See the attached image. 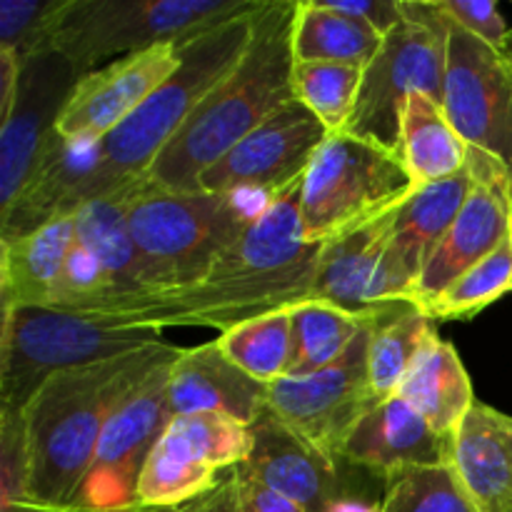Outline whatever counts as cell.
<instances>
[{
    "instance_id": "6da1fadb",
    "label": "cell",
    "mask_w": 512,
    "mask_h": 512,
    "mask_svg": "<svg viewBox=\"0 0 512 512\" xmlns=\"http://www.w3.org/2000/svg\"><path fill=\"white\" fill-rule=\"evenodd\" d=\"M300 190L303 178L275 193L263 215L198 283L115 295L83 315L160 333L165 328H215L225 333L248 320L310 303L323 243L305 238Z\"/></svg>"
},
{
    "instance_id": "7a4b0ae2",
    "label": "cell",
    "mask_w": 512,
    "mask_h": 512,
    "mask_svg": "<svg viewBox=\"0 0 512 512\" xmlns=\"http://www.w3.org/2000/svg\"><path fill=\"white\" fill-rule=\"evenodd\" d=\"M165 340L85 368L53 375L25 405L30 445V498L48 510H70L93 463L105 423L130 393L180 355Z\"/></svg>"
},
{
    "instance_id": "3957f363",
    "label": "cell",
    "mask_w": 512,
    "mask_h": 512,
    "mask_svg": "<svg viewBox=\"0 0 512 512\" xmlns=\"http://www.w3.org/2000/svg\"><path fill=\"white\" fill-rule=\"evenodd\" d=\"M298 0H265L235 68L210 90L145 173V183L193 190L200 175L293 95V25Z\"/></svg>"
},
{
    "instance_id": "277c9868",
    "label": "cell",
    "mask_w": 512,
    "mask_h": 512,
    "mask_svg": "<svg viewBox=\"0 0 512 512\" xmlns=\"http://www.w3.org/2000/svg\"><path fill=\"white\" fill-rule=\"evenodd\" d=\"M270 200L265 193L170 190L143 180L128 208L143 290H178L203 280Z\"/></svg>"
},
{
    "instance_id": "5b68a950",
    "label": "cell",
    "mask_w": 512,
    "mask_h": 512,
    "mask_svg": "<svg viewBox=\"0 0 512 512\" xmlns=\"http://www.w3.org/2000/svg\"><path fill=\"white\" fill-rule=\"evenodd\" d=\"M258 8L225 20L183 43L180 68L113 133L100 140V165L88 203L140 183L205 95L235 68L253 38ZM85 203V205H88Z\"/></svg>"
},
{
    "instance_id": "8992f818",
    "label": "cell",
    "mask_w": 512,
    "mask_h": 512,
    "mask_svg": "<svg viewBox=\"0 0 512 512\" xmlns=\"http://www.w3.org/2000/svg\"><path fill=\"white\" fill-rule=\"evenodd\" d=\"M163 333L53 308L3 310L0 413H23L53 375L160 343Z\"/></svg>"
},
{
    "instance_id": "52a82bcc",
    "label": "cell",
    "mask_w": 512,
    "mask_h": 512,
    "mask_svg": "<svg viewBox=\"0 0 512 512\" xmlns=\"http://www.w3.org/2000/svg\"><path fill=\"white\" fill-rule=\"evenodd\" d=\"M260 0H70L53 35V53L78 75L155 48L185 43Z\"/></svg>"
},
{
    "instance_id": "ba28073f",
    "label": "cell",
    "mask_w": 512,
    "mask_h": 512,
    "mask_svg": "<svg viewBox=\"0 0 512 512\" xmlns=\"http://www.w3.org/2000/svg\"><path fill=\"white\" fill-rule=\"evenodd\" d=\"M418 190L403 158L348 130L330 133L303 175L300 220L310 243H328L383 218Z\"/></svg>"
},
{
    "instance_id": "9c48e42d",
    "label": "cell",
    "mask_w": 512,
    "mask_h": 512,
    "mask_svg": "<svg viewBox=\"0 0 512 512\" xmlns=\"http://www.w3.org/2000/svg\"><path fill=\"white\" fill-rule=\"evenodd\" d=\"M450 18L438 0H403V20L365 68L358 103L343 130L400 155V123L413 93L443 105Z\"/></svg>"
},
{
    "instance_id": "30bf717a",
    "label": "cell",
    "mask_w": 512,
    "mask_h": 512,
    "mask_svg": "<svg viewBox=\"0 0 512 512\" xmlns=\"http://www.w3.org/2000/svg\"><path fill=\"white\" fill-rule=\"evenodd\" d=\"M248 425L223 413L175 415L138 480L140 508H170L218 488L250 458Z\"/></svg>"
},
{
    "instance_id": "8fae6325",
    "label": "cell",
    "mask_w": 512,
    "mask_h": 512,
    "mask_svg": "<svg viewBox=\"0 0 512 512\" xmlns=\"http://www.w3.org/2000/svg\"><path fill=\"white\" fill-rule=\"evenodd\" d=\"M393 305L368 320L363 333L335 365L320 373L288 375L268 385L270 413L338 463L350 430L378 405L370 390L368 348L375 325Z\"/></svg>"
},
{
    "instance_id": "7c38bea8",
    "label": "cell",
    "mask_w": 512,
    "mask_h": 512,
    "mask_svg": "<svg viewBox=\"0 0 512 512\" xmlns=\"http://www.w3.org/2000/svg\"><path fill=\"white\" fill-rule=\"evenodd\" d=\"M175 363V360H173ZM155 370L135 393L115 408L105 423L93 463L70 510L135 512L138 480L155 443L173 420L168 403L170 365Z\"/></svg>"
},
{
    "instance_id": "4fadbf2b",
    "label": "cell",
    "mask_w": 512,
    "mask_h": 512,
    "mask_svg": "<svg viewBox=\"0 0 512 512\" xmlns=\"http://www.w3.org/2000/svg\"><path fill=\"white\" fill-rule=\"evenodd\" d=\"M443 110L460 138L512 173V63L503 50L448 25Z\"/></svg>"
},
{
    "instance_id": "5bb4252c",
    "label": "cell",
    "mask_w": 512,
    "mask_h": 512,
    "mask_svg": "<svg viewBox=\"0 0 512 512\" xmlns=\"http://www.w3.org/2000/svg\"><path fill=\"white\" fill-rule=\"evenodd\" d=\"M330 130L298 100L270 115L198 178L205 193L275 195L305 175Z\"/></svg>"
},
{
    "instance_id": "9a60e30c",
    "label": "cell",
    "mask_w": 512,
    "mask_h": 512,
    "mask_svg": "<svg viewBox=\"0 0 512 512\" xmlns=\"http://www.w3.org/2000/svg\"><path fill=\"white\" fill-rule=\"evenodd\" d=\"M468 168L473 173V190L415 285L410 298L415 308L428 305L455 278L495 253L512 235L510 168L478 148H470Z\"/></svg>"
},
{
    "instance_id": "2e32d148",
    "label": "cell",
    "mask_w": 512,
    "mask_h": 512,
    "mask_svg": "<svg viewBox=\"0 0 512 512\" xmlns=\"http://www.w3.org/2000/svg\"><path fill=\"white\" fill-rule=\"evenodd\" d=\"M183 63V43H165L80 75L55 123L70 140H103Z\"/></svg>"
},
{
    "instance_id": "e0dca14e",
    "label": "cell",
    "mask_w": 512,
    "mask_h": 512,
    "mask_svg": "<svg viewBox=\"0 0 512 512\" xmlns=\"http://www.w3.org/2000/svg\"><path fill=\"white\" fill-rule=\"evenodd\" d=\"M250 435L253 450L243 468L305 512H345L360 503H380L355 493L340 470L343 463L308 443L270 410L250 425Z\"/></svg>"
},
{
    "instance_id": "ac0fdd59",
    "label": "cell",
    "mask_w": 512,
    "mask_h": 512,
    "mask_svg": "<svg viewBox=\"0 0 512 512\" xmlns=\"http://www.w3.org/2000/svg\"><path fill=\"white\" fill-rule=\"evenodd\" d=\"M473 190V173H463L433 185H420L393 213L383 263H380L375 300L378 305L410 303L413 290L433 258L443 235L458 218Z\"/></svg>"
},
{
    "instance_id": "d6986e66",
    "label": "cell",
    "mask_w": 512,
    "mask_h": 512,
    "mask_svg": "<svg viewBox=\"0 0 512 512\" xmlns=\"http://www.w3.org/2000/svg\"><path fill=\"white\" fill-rule=\"evenodd\" d=\"M80 75L60 55L35 58L23 68L13 113L0 123V213L8 210L33 175L38 155Z\"/></svg>"
},
{
    "instance_id": "ffe728a7",
    "label": "cell",
    "mask_w": 512,
    "mask_h": 512,
    "mask_svg": "<svg viewBox=\"0 0 512 512\" xmlns=\"http://www.w3.org/2000/svg\"><path fill=\"white\" fill-rule=\"evenodd\" d=\"M453 443L440 438L428 420L400 395L373 405L350 430L340 463L388 483L408 468L450 465Z\"/></svg>"
},
{
    "instance_id": "44dd1931",
    "label": "cell",
    "mask_w": 512,
    "mask_h": 512,
    "mask_svg": "<svg viewBox=\"0 0 512 512\" xmlns=\"http://www.w3.org/2000/svg\"><path fill=\"white\" fill-rule=\"evenodd\" d=\"M170 413H223L253 425L268 410V385L258 383L220 350L218 340L183 348L168 373Z\"/></svg>"
},
{
    "instance_id": "7402d4cb",
    "label": "cell",
    "mask_w": 512,
    "mask_h": 512,
    "mask_svg": "<svg viewBox=\"0 0 512 512\" xmlns=\"http://www.w3.org/2000/svg\"><path fill=\"white\" fill-rule=\"evenodd\" d=\"M450 465L478 512H512V415L478 400L455 435Z\"/></svg>"
},
{
    "instance_id": "603a6c76",
    "label": "cell",
    "mask_w": 512,
    "mask_h": 512,
    "mask_svg": "<svg viewBox=\"0 0 512 512\" xmlns=\"http://www.w3.org/2000/svg\"><path fill=\"white\" fill-rule=\"evenodd\" d=\"M395 210L323 245L313 300L353 315H373L385 308L375 300V285Z\"/></svg>"
},
{
    "instance_id": "cb8c5ba5",
    "label": "cell",
    "mask_w": 512,
    "mask_h": 512,
    "mask_svg": "<svg viewBox=\"0 0 512 512\" xmlns=\"http://www.w3.org/2000/svg\"><path fill=\"white\" fill-rule=\"evenodd\" d=\"M75 243V215L0 243V305L48 308Z\"/></svg>"
},
{
    "instance_id": "d4e9b609",
    "label": "cell",
    "mask_w": 512,
    "mask_h": 512,
    "mask_svg": "<svg viewBox=\"0 0 512 512\" xmlns=\"http://www.w3.org/2000/svg\"><path fill=\"white\" fill-rule=\"evenodd\" d=\"M398 395L408 400L448 443H453L465 415L478 403L458 350L448 340H440V335H433L425 345Z\"/></svg>"
},
{
    "instance_id": "484cf974",
    "label": "cell",
    "mask_w": 512,
    "mask_h": 512,
    "mask_svg": "<svg viewBox=\"0 0 512 512\" xmlns=\"http://www.w3.org/2000/svg\"><path fill=\"white\" fill-rule=\"evenodd\" d=\"M140 183L128 185L125 190L108 195V198L93 200L75 213V240L93 255V260L100 265L110 283L108 295L90 303L83 313H88L103 300L115 298V295L143 290L138 273V255H135V245L128 228L130 195Z\"/></svg>"
},
{
    "instance_id": "4316f807",
    "label": "cell",
    "mask_w": 512,
    "mask_h": 512,
    "mask_svg": "<svg viewBox=\"0 0 512 512\" xmlns=\"http://www.w3.org/2000/svg\"><path fill=\"white\" fill-rule=\"evenodd\" d=\"M470 145L445 115L443 105L425 93H413L400 123V158L415 185H433L463 173Z\"/></svg>"
},
{
    "instance_id": "83f0119b",
    "label": "cell",
    "mask_w": 512,
    "mask_h": 512,
    "mask_svg": "<svg viewBox=\"0 0 512 512\" xmlns=\"http://www.w3.org/2000/svg\"><path fill=\"white\" fill-rule=\"evenodd\" d=\"M383 35L365 20L330 8L328 0H298L293 25V58L325 60L368 68Z\"/></svg>"
},
{
    "instance_id": "f1b7e54d",
    "label": "cell",
    "mask_w": 512,
    "mask_h": 512,
    "mask_svg": "<svg viewBox=\"0 0 512 512\" xmlns=\"http://www.w3.org/2000/svg\"><path fill=\"white\" fill-rule=\"evenodd\" d=\"M433 335H438L435 323L413 303H395L380 318L368 348L370 390L378 403L398 395L400 385Z\"/></svg>"
},
{
    "instance_id": "f546056e",
    "label": "cell",
    "mask_w": 512,
    "mask_h": 512,
    "mask_svg": "<svg viewBox=\"0 0 512 512\" xmlns=\"http://www.w3.org/2000/svg\"><path fill=\"white\" fill-rule=\"evenodd\" d=\"M373 315L345 313L318 300L293 308V360L288 375L320 373L338 363Z\"/></svg>"
},
{
    "instance_id": "4dcf8cb0",
    "label": "cell",
    "mask_w": 512,
    "mask_h": 512,
    "mask_svg": "<svg viewBox=\"0 0 512 512\" xmlns=\"http://www.w3.org/2000/svg\"><path fill=\"white\" fill-rule=\"evenodd\" d=\"M220 350L263 385L285 378L293 360V308L248 320L220 333Z\"/></svg>"
},
{
    "instance_id": "1f68e13d",
    "label": "cell",
    "mask_w": 512,
    "mask_h": 512,
    "mask_svg": "<svg viewBox=\"0 0 512 512\" xmlns=\"http://www.w3.org/2000/svg\"><path fill=\"white\" fill-rule=\"evenodd\" d=\"M508 293H512V235L418 310L433 323L470 320Z\"/></svg>"
},
{
    "instance_id": "d6a6232c",
    "label": "cell",
    "mask_w": 512,
    "mask_h": 512,
    "mask_svg": "<svg viewBox=\"0 0 512 512\" xmlns=\"http://www.w3.org/2000/svg\"><path fill=\"white\" fill-rule=\"evenodd\" d=\"M365 68L325 60H295L293 95L330 133L348 125L358 103Z\"/></svg>"
},
{
    "instance_id": "836d02e7",
    "label": "cell",
    "mask_w": 512,
    "mask_h": 512,
    "mask_svg": "<svg viewBox=\"0 0 512 512\" xmlns=\"http://www.w3.org/2000/svg\"><path fill=\"white\" fill-rule=\"evenodd\" d=\"M380 512H478L453 465L408 468L383 488Z\"/></svg>"
},
{
    "instance_id": "e575fe53",
    "label": "cell",
    "mask_w": 512,
    "mask_h": 512,
    "mask_svg": "<svg viewBox=\"0 0 512 512\" xmlns=\"http://www.w3.org/2000/svg\"><path fill=\"white\" fill-rule=\"evenodd\" d=\"M70 0H0V50L23 63L53 53V35Z\"/></svg>"
},
{
    "instance_id": "d590c367",
    "label": "cell",
    "mask_w": 512,
    "mask_h": 512,
    "mask_svg": "<svg viewBox=\"0 0 512 512\" xmlns=\"http://www.w3.org/2000/svg\"><path fill=\"white\" fill-rule=\"evenodd\" d=\"M35 508L30 498V445L23 413H0V512Z\"/></svg>"
},
{
    "instance_id": "8d00e7d4",
    "label": "cell",
    "mask_w": 512,
    "mask_h": 512,
    "mask_svg": "<svg viewBox=\"0 0 512 512\" xmlns=\"http://www.w3.org/2000/svg\"><path fill=\"white\" fill-rule=\"evenodd\" d=\"M438 5L450 20H455L475 38L485 40L498 50L505 48L510 28L493 0H438Z\"/></svg>"
},
{
    "instance_id": "74e56055",
    "label": "cell",
    "mask_w": 512,
    "mask_h": 512,
    "mask_svg": "<svg viewBox=\"0 0 512 512\" xmlns=\"http://www.w3.org/2000/svg\"><path fill=\"white\" fill-rule=\"evenodd\" d=\"M235 512H305L293 500L268 488L248 473L243 465L235 468Z\"/></svg>"
},
{
    "instance_id": "f35d334b",
    "label": "cell",
    "mask_w": 512,
    "mask_h": 512,
    "mask_svg": "<svg viewBox=\"0 0 512 512\" xmlns=\"http://www.w3.org/2000/svg\"><path fill=\"white\" fill-rule=\"evenodd\" d=\"M328 5L370 23L383 38L403 20V0H328Z\"/></svg>"
},
{
    "instance_id": "ab89813d",
    "label": "cell",
    "mask_w": 512,
    "mask_h": 512,
    "mask_svg": "<svg viewBox=\"0 0 512 512\" xmlns=\"http://www.w3.org/2000/svg\"><path fill=\"white\" fill-rule=\"evenodd\" d=\"M138 512H235V470L210 493L170 508H140Z\"/></svg>"
},
{
    "instance_id": "60d3db41",
    "label": "cell",
    "mask_w": 512,
    "mask_h": 512,
    "mask_svg": "<svg viewBox=\"0 0 512 512\" xmlns=\"http://www.w3.org/2000/svg\"><path fill=\"white\" fill-rule=\"evenodd\" d=\"M380 503H383V500H380ZM380 503H360V505H353V508L345 512H380Z\"/></svg>"
},
{
    "instance_id": "b9f144b4",
    "label": "cell",
    "mask_w": 512,
    "mask_h": 512,
    "mask_svg": "<svg viewBox=\"0 0 512 512\" xmlns=\"http://www.w3.org/2000/svg\"><path fill=\"white\" fill-rule=\"evenodd\" d=\"M503 50H512V28H510V35H508V40H505V48Z\"/></svg>"
},
{
    "instance_id": "7bdbcfd3",
    "label": "cell",
    "mask_w": 512,
    "mask_h": 512,
    "mask_svg": "<svg viewBox=\"0 0 512 512\" xmlns=\"http://www.w3.org/2000/svg\"><path fill=\"white\" fill-rule=\"evenodd\" d=\"M28 512H63V510H48V508H33V510H28Z\"/></svg>"
},
{
    "instance_id": "ee69618b",
    "label": "cell",
    "mask_w": 512,
    "mask_h": 512,
    "mask_svg": "<svg viewBox=\"0 0 512 512\" xmlns=\"http://www.w3.org/2000/svg\"><path fill=\"white\" fill-rule=\"evenodd\" d=\"M503 53L508 55V58H510V63H512V50H503Z\"/></svg>"
},
{
    "instance_id": "f6af8a7d",
    "label": "cell",
    "mask_w": 512,
    "mask_h": 512,
    "mask_svg": "<svg viewBox=\"0 0 512 512\" xmlns=\"http://www.w3.org/2000/svg\"><path fill=\"white\" fill-rule=\"evenodd\" d=\"M63 512H83V510H63ZM135 512H138V510H135Z\"/></svg>"
}]
</instances>
